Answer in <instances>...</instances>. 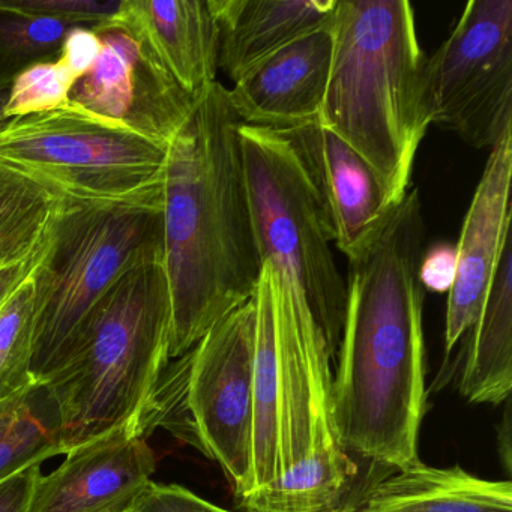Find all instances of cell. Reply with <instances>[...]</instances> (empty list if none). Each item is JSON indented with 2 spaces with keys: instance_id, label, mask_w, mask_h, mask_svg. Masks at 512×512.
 <instances>
[{
  "instance_id": "cell-1",
  "label": "cell",
  "mask_w": 512,
  "mask_h": 512,
  "mask_svg": "<svg viewBox=\"0 0 512 512\" xmlns=\"http://www.w3.org/2000/svg\"><path fill=\"white\" fill-rule=\"evenodd\" d=\"M425 224L407 191L373 244L349 260L346 316L331 380L335 440L388 469L418 461L425 410L421 280Z\"/></svg>"
},
{
  "instance_id": "cell-2",
  "label": "cell",
  "mask_w": 512,
  "mask_h": 512,
  "mask_svg": "<svg viewBox=\"0 0 512 512\" xmlns=\"http://www.w3.org/2000/svg\"><path fill=\"white\" fill-rule=\"evenodd\" d=\"M241 119L215 82L167 146L164 245L170 359L254 298L262 272L242 160Z\"/></svg>"
},
{
  "instance_id": "cell-3",
  "label": "cell",
  "mask_w": 512,
  "mask_h": 512,
  "mask_svg": "<svg viewBox=\"0 0 512 512\" xmlns=\"http://www.w3.org/2000/svg\"><path fill=\"white\" fill-rule=\"evenodd\" d=\"M319 124L371 164L400 203L430 127L425 64L407 0H338Z\"/></svg>"
},
{
  "instance_id": "cell-4",
  "label": "cell",
  "mask_w": 512,
  "mask_h": 512,
  "mask_svg": "<svg viewBox=\"0 0 512 512\" xmlns=\"http://www.w3.org/2000/svg\"><path fill=\"white\" fill-rule=\"evenodd\" d=\"M170 335L164 262L127 272L104 293L46 382L61 407L65 454L116 430L145 437L143 422L170 362Z\"/></svg>"
},
{
  "instance_id": "cell-5",
  "label": "cell",
  "mask_w": 512,
  "mask_h": 512,
  "mask_svg": "<svg viewBox=\"0 0 512 512\" xmlns=\"http://www.w3.org/2000/svg\"><path fill=\"white\" fill-rule=\"evenodd\" d=\"M164 259V184L118 200L59 193L32 275L34 382H47L61 368L83 320L122 275Z\"/></svg>"
},
{
  "instance_id": "cell-6",
  "label": "cell",
  "mask_w": 512,
  "mask_h": 512,
  "mask_svg": "<svg viewBox=\"0 0 512 512\" xmlns=\"http://www.w3.org/2000/svg\"><path fill=\"white\" fill-rule=\"evenodd\" d=\"M239 137L260 259L304 296L335 359L346 316L347 283L332 251L325 209L280 131L242 124Z\"/></svg>"
},
{
  "instance_id": "cell-7",
  "label": "cell",
  "mask_w": 512,
  "mask_h": 512,
  "mask_svg": "<svg viewBox=\"0 0 512 512\" xmlns=\"http://www.w3.org/2000/svg\"><path fill=\"white\" fill-rule=\"evenodd\" d=\"M166 161V146L73 103L0 128V163L83 199H127L160 187Z\"/></svg>"
},
{
  "instance_id": "cell-8",
  "label": "cell",
  "mask_w": 512,
  "mask_h": 512,
  "mask_svg": "<svg viewBox=\"0 0 512 512\" xmlns=\"http://www.w3.org/2000/svg\"><path fill=\"white\" fill-rule=\"evenodd\" d=\"M256 320L253 298L176 358L191 445L220 464L239 499L250 493L253 470Z\"/></svg>"
},
{
  "instance_id": "cell-9",
  "label": "cell",
  "mask_w": 512,
  "mask_h": 512,
  "mask_svg": "<svg viewBox=\"0 0 512 512\" xmlns=\"http://www.w3.org/2000/svg\"><path fill=\"white\" fill-rule=\"evenodd\" d=\"M430 125L476 149L512 128V2L472 0L425 64Z\"/></svg>"
},
{
  "instance_id": "cell-10",
  "label": "cell",
  "mask_w": 512,
  "mask_h": 512,
  "mask_svg": "<svg viewBox=\"0 0 512 512\" xmlns=\"http://www.w3.org/2000/svg\"><path fill=\"white\" fill-rule=\"evenodd\" d=\"M268 269L280 400L281 473L337 443L331 421V355L301 293Z\"/></svg>"
},
{
  "instance_id": "cell-11",
  "label": "cell",
  "mask_w": 512,
  "mask_h": 512,
  "mask_svg": "<svg viewBox=\"0 0 512 512\" xmlns=\"http://www.w3.org/2000/svg\"><path fill=\"white\" fill-rule=\"evenodd\" d=\"M101 40L97 64L70 92V103L169 146L199 98L179 86L149 47L110 20L95 28Z\"/></svg>"
},
{
  "instance_id": "cell-12",
  "label": "cell",
  "mask_w": 512,
  "mask_h": 512,
  "mask_svg": "<svg viewBox=\"0 0 512 512\" xmlns=\"http://www.w3.org/2000/svg\"><path fill=\"white\" fill-rule=\"evenodd\" d=\"M280 133L295 149L319 196L332 244L349 260L361 256L398 203L371 164L319 122Z\"/></svg>"
},
{
  "instance_id": "cell-13",
  "label": "cell",
  "mask_w": 512,
  "mask_h": 512,
  "mask_svg": "<svg viewBox=\"0 0 512 512\" xmlns=\"http://www.w3.org/2000/svg\"><path fill=\"white\" fill-rule=\"evenodd\" d=\"M511 181L509 128L490 149L454 247V278L446 302V358L478 320L503 247L511 239Z\"/></svg>"
},
{
  "instance_id": "cell-14",
  "label": "cell",
  "mask_w": 512,
  "mask_h": 512,
  "mask_svg": "<svg viewBox=\"0 0 512 512\" xmlns=\"http://www.w3.org/2000/svg\"><path fill=\"white\" fill-rule=\"evenodd\" d=\"M155 469L145 437L113 431L70 449L53 472L41 473L31 512H128Z\"/></svg>"
},
{
  "instance_id": "cell-15",
  "label": "cell",
  "mask_w": 512,
  "mask_h": 512,
  "mask_svg": "<svg viewBox=\"0 0 512 512\" xmlns=\"http://www.w3.org/2000/svg\"><path fill=\"white\" fill-rule=\"evenodd\" d=\"M332 22V20H331ZM332 59L331 23L248 71L229 89L242 124L284 131L319 122Z\"/></svg>"
},
{
  "instance_id": "cell-16",
  "label": "cell",
  "mask_w": 512,
  "mask_h": 512,
  "mask_svg": "<svg viewBox=\"0 0 512 512\" xmlns=\"http://www.w3.org/2000/svg\"><path fill=\"white\" fill-rule=\"evenodd\" d=\"M113 22L137 35L193 97L217 82L218 22L211 0H122Z\"/></svg>"
},
{
  "instance_id": "cell-17",
  "label": "cell",
  "mask_w": 512,
  "mask_h": 512,
  "mask_svg": "<svg viewBox=\"0 0 512 512\" xmlns=\"http://www.w3.org/2000/svg\"><path fill=\"white\" fill-rule=\"evenodd\" d=\"M218 70L233 83L293 41L325 28L338 0H211Z\"/></svg>"
},
{
  "instance_id": "cell-18",
  "label": "cell",
  "mask_w": 512,
  "mask_h": 512,
  "mask_svg": "<svg viewBox=\"0 0 512 512\" xmlns=\"http://www.w3.org/2000/svg\"><path fill=\"white\" fill-rule=\"evenodd\" d=\"M359 512H512V484L418 460L371 488Z\"/></svg>"
},
{
  "instance_id": "cell-19",
  "label": "cell",
  "mask_w": 512,
  "mask_h": 512,
  "mask_svg": "<svg viewBox=\"0 0 512 512\" xmlns=\"http://www.w3.org/2000/svg\"><path fill=\"white\" fill-rule=\"evenodd\" d=\"M460 391L470 403H505L512 391V250L503 247L484 307L466 335Z\"/></svg>"
},
{
  "instance_id": "cell-20",
  "label": "cell",
  "mask_w": 512,
  "mask_h": 512,
  "mask_svg": "<svg viewBox=\"0 0 512 512\" xmlns=\"http://www.w3.org/2000/svg\"><path fill=\"white\" fill-rule=\"evenodd\" d=\"M358 466L338 443L317 449L274 482L241 497L247 512H334L353 481Z\"/></svg>"
},
{
  "instance_id": "cell-21",
  "label": "cell",
  "mask_w": 512,
  "mask_h": 512,
  "mask_svg": "<svg viewBox=\"0 0 512 512\" xmlns=\"http://www.w3.org/2000/svg\"><path fill=\"white\" fill-rule=\"evenodd\" d=\"M62 454L61 407L49 383L34 382L0 401V482Z\"/></svg>"
},
{
  "instance_id": "cell-22",
  "label": "cell",
  "mask_w": 512,
  "mask_h": 512,
  "mask_svg": "<svg viewBox=\"0 0 512 512\" xmlns=\"http://www.w3.org/2000/svg\"><path fill=\"white\" fill-rule=\"evenodd\" d=\"M59 193L0 163V269L46 245Z\"/></svg>"
},
{
  "instance_id": "cell-23",
  "label": "cell",
  "mask_w": 512,
  "mask_h": 512,
  "mask_svg": "<svg viewBox=\"0 0 512 512\" xmlns=\"http://www.w3.org/2000/svg\"><path fill=\"white\" fill-rule=\"evenodd\" d=\"M73 28L50 17L0 10V89H10L34 65L58 61Z\"/></svg>"
},
{
  "instance_id": "cell-24",
  "label": "cell",
  "mask_w": 512,
  "mask_h": 512,
  "mask_svg": "<svg viewBox=\"0 0 512 512\" xmlns=\"http://www.w3.org/2000/svg\"><path fill=\"white\" fill-rule=\"evenodd\" d=\"M35 292L32 278L0 308V401L16 397L34 383Z\"/></svg>"
},
{
  "instance_id": "cell-25",
  "label": "cell",
  "mask_w": 512,
  "mask_h": 512,
  "mask_svg": "<svg viewBox=\"0 0 512 512\" xmlns=\"http://www.w3.org/2000/svg\"><path fill=\"white\" fill-rule=\"evenodd\" d=\"M77 79L61 61L38 64L23 71L10 88L7 118L52 112L70 103Z\"/></svg>"
},
{
  "instance_id": "cell-26",
  "label": "cell",
  "mask_w": 512,
  "mask_h": 512,
  "mask_svg": "<svg viewBox=\"0 0 512 512\" xmlns=\"http://www.w3.org/2000/svg\"><path fill=\"white\" fill-rule=\"evenodd\" d=\"M121 5L122 0H0V10L50 17L92 29L115 19Z\"/></svg>"
},
{
  "instance_id": "cell-27",
  "label": "cell",
  "mask_w": 512,
  "mask_h": 512,
  "mask_svg": "<svg viewBox=\"0 0 512 512\" xmlns=\"http://www.w3.org/2000/svg\"><path fill=\"white\" fill-rule=\"evenodd\" d=\"M131 512H235L220 508L194 494L188 488L175 484H157L152 481L134 503Z\"/></svg>"
},
{
  "instance_id": "cell-28",
  "label": "cell",
  "mask_w": 512,
  "mask_h": 512,
  "mask_svg": "<svg viewBox=\"0 0 512 512\" xmlns=\"http://www.w3.org/2000/svg\"><path fill=\"white\" fill-rule=\"evenodd\" d=\"M100 53L101 40L97 32L92 28L76 26L68 32L58 61H61L71 74L80 80L97 64Z\"/></svg>"
},
{
  "instance_id": "cell-29",
  "label": "cell",
  "mask_w": 512,
  "mask_h": 512,
  "mask_svg": "<svg viewBox=\"0 0 512 512\" xmlns=\"http://www.w3.org/2000/svg\"><path fill=\"white\" fill-rule=\"evenodd\" d=\"M43 464H32L0 482V512H31Z\"/></svg>"
},
{
  "instance_id": "cell-30",
  "label": "cell",
  "mask_w": 512,
  "mask_h": 512,
  "mask_svg": "<svg viewBox=\"0 0 512 512\" xmlns=\"http://www.w3.org/2000/svg\"><path fill=\"white\" fill-rule=\"evenodd\" d=\"M455 253L454 248L442 247L431 251L430 256L422 257L421 280L425 289L449 290L454 278Z\"/></svg>"
},
{
  "instance_id": "cell-31",
  "label": "cell",
  "mask_w": 512,
  "mask_h": 512,
  "mask_svg": "<svg viewBox=\"0 0 512 512\" xmlns=\"http://www.w3.org/2000/svg\"><path fill=\"white\" fill-rule=\"evenodd\" d=\"M46 245H44L41 250H38L37 253L32 254V256L0 269V308L7 304L8 299H10L26 281L31 280L38 263H40L41 257H43Z\"/></svg>"
},
{
  "instance_id": "cell-32",
  "label": "cell",
  "mask_w": 512,
  "mask_h": 512,
  "mask_svg": "<svg viewBox=\"0 0 512 512\" xmlns=\"http://www.w3.org/2000/svg\"><path fill=\"white\" fill-rule=\"evenodd\" d=\"M10 89H0V128L4 127L10 119L7 118V104Z\"/></svg>"
},
{
  "instance_id": "cell-33",
  "label": "cell",
  "mask_w": 512,
  "mask_h": 512,
  "mask_svg": "<svg viewBox=\"0 0 512 512\" xmlns=\"http://www.w3.org/2000/svg\"><path fill=\"white\" fill-rule=\"evenodd\" d=\"M128 512H131V511H128Z\"/></svg>"
}]
</instances>
